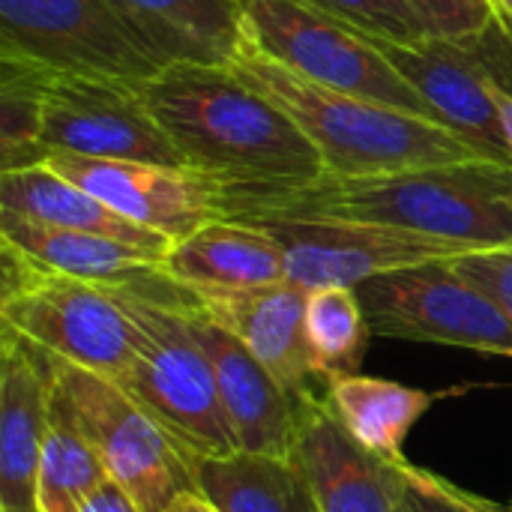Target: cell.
I'll return each instance as SVG.
<instances>
[{
  "label": "cell",
  "mask_w": 512,
  "mask_h": 512,
  "mask_svg": "<svg viewBox=\"0 0 512 512\" xmlns=\"http://www.w3.org/2000/svg\"><path fill=\"white\" fill-rule=\"evenodd\" d=\"M405 510L408 512H510V504H495L474 495L420 465H405Z\"/></svg>",
  "instance_id": "83f0119b"
},
{
  "label": "cell",
  "mask_w": 512,
  "mask_h": 512,
  "mask_svg": "<svg viewBox=\"0 0 512 512\" xmlns=\"http://www.w3.org/2000/svg\"><path fill=\"white\" fill-rule=\"evenodd\" d=\"M402 512H408V510H405V507H402Z\"/></svg>",
  "instance_id": "e575fe53"
},
{
  "label": "cell",
  "mask_w": 512,
  "mask_h": 512,
  "mask_svg": "<svg viewBox=\"0 0 512 512\" xmlns=\"http://www.w3.org/2000/svg\"><path fill=\"white\" fill-rule=\"evenodd\" d=\"M108 480V471L69 411L60 390L51 399V420L36 477V510L81 512L87 498Z\"/></svg>",
  "instance_id": "cb8c5ba5"
},
{
  "label": "cell",
  "mask_w": 512,
  "mask_h": 512,
  "mask_svg": "<svg viewBox=\"0 0 512 512\" xmlns=\"http://www.w3.org/2000/svg\"><path fill=\"white\" fill-rule=\"evenodd\" d=\"M54 375L69 411L96 447L108 480L129 492L141 512H165L174 498L198 492L204 459L177 441L120 384L63 360H54Z\"/></svg>",
  "instance_id": "52a82bcc"
},
{
  "label": "cell",
  "mask_w": 512,
  "mask_h": 512,
  "mask_svg": "<svg viewBox=\"0 0 512 512\" xmlns=\"http://www.w3.org/2000/svg\"><path fill=\"white\" fill-rule=\"evenodd\" d=\"M81 512H141V507L114 480H105L81 507Z\"/></svg>",
  "instance_id": "1f68e13d"
},
{
  "label": "cell",
  "mask_w": 512,
  "mask_h": 512,
  "mask_svg": "<svg viewBox=\"0 0 512 512\" xmlns=\"http://www.w3.org/2000/svg\"><path fill=\"white\" fill-rule=\"evenodd\" d=\"M429 36L462 39L486 30L498 12L489 0H405Z\"/></svg>",
  "instance_id": "f1b7e54d"
},
{
  "label": "cell",
  "mask_w": 512,
  "mask_h": 512,
  "mask_svg": "<svg viewBox=\"0 0 512 512\" xmlns=\"http://www.w3.org/2000/svg\"><path fill=\"white\" fill-rule=\"evenodd\" d=\"M42 144L48 153L147 162L189 171L180 150L150 114L141 84L108 75H45Z\"/></svg>",
  "instance_id": "30bf717a"
},
{
  "label": "cell",
  "mask_w": 512,
  "mask_h": 512,
  "mask_svg": "<svg viewBox=\"0 0 512 512\" xmlns=\"http://www.w3.org/2000/svg\"><path fill=\"white\" fill-rule=\"evenodd\" d=\"M246 45L321 87L363 96L444 126L423 93L378 48V39L312 0H240Z\"/></svg>",
  "instance_id": "8992f818"
},
{
  "label": "cell",
  "mask_w": 512,
  "mask_h": 512,
  "mask_svg": "<svg viewBox=\"0 0 512 512\" xmlns=\"http://www.w3.org/2000/svg\"><path fill=\"white\" fill-rule=\"evenodd\" d=\"M354 291L375 336L512 360L510 315L486 291L459 276L453 261L378 276Z\"/></svg>",
  "instance_id": "ba28073f"
},
{
  "label": "cell",
  "mask_w": 512,
  "mask_h": 512,
  "mask_svg": "<svg viewBox=\"0 0 512 512\" xmlns=\"http://www.w3.org/2000/svg\"><path fill=\"white\" fill-rule=\"evenodd\" d=\"M324 402L372 456L390 465H408L405 438L435 405V393L357 372L330 381L324 387Z\"/></svg>",
  "instance_id": "7402d4cb"
},
{
  "label": "cell",
  "mask_w": 512,
  "mask_h": 512,
  "mask_svg": "<svg viewBox=\"0 0 512 512\" xmlns=\"http://www.w3.org/2000/svg\"><path fill=\"white\" fill-rule=\"evenodd\" d=\"M510 249H512V246H510Z\"/></svg>",
  "instance_id": "74e56055"
},
{
  "label": "cell",
  "mask_w": 512,
  "mask_h": 512,
  "mask_svg": "<svg viewBox=\"0 0 512 512\" xmlns=\"http://www.w3.org/2000/svg\"><path fill=\"white\" fill-rule=\"evenodd\" d=\"M30 512H39V510H30Z\"/></svg>",
  "instance_id": "d590c367"
},
{
  "label": "cell",
  "mask_w": 512,
  "mask_h": 512,
  "mask_svg": "<svg viewBox=\"0 0 512 512\" xmlns=\"http://www.w3.org/2000/svg\"><path fill=\"white\" fill-rule=\"evenodd\" d=\"M45 69L0 57V174L45 165L42 144Z\"/></svg>",
  "instance_id": "484cf974"
},
{
  "label": "cell",
  "mask_w": 512,
  "mask_h": 512,
  "mask_svg": "<svg viewBox=\"0 0 512 512\" xmlns=\"http://www.w3.org/2000/svg\"><path fill=\"white\" fill-rule=\"evenodd\" d=\"M288 456L306 477L318 512H402L405 507V465H390L354 441L324 396L297 399Z\"/></svg>",
  "instance_id": "4fadbf2b"
},
{
  "label": "cell",
  "mask_w": 512,
  "mask_h": 512,
  "mask_svg": "<svg viewBox=\"0 0 512 512\" xmlns=\"http://www.w3.org/2000/svg\"><path fill=\"white\" fill-rule=\"evenodd\" d=\"M306 348L312 375L324 387L357 375L375 336L354 288H318L306 297Z\"/></svg>",
  "instance_id": "d4e9b609"
},
{
  "label": "cell",
  "mask_w": 512,
  "mask_h": 512,
  "mask_svg": "<svg viewBox=\"0 0 512 512\" xmlns=\"http://www.w3.org/2000/svg\"><path fill=\"white\" fill-rule=\"evenodd\" d=\"M0 57L45 72L144 84L165 66L123 24L111 0H0Z\"/></svg>",
  "instance_id": "9c48e42d"
},
{
  "label": "cell",
  "mask_w": 512,
  "mask_h": 512,
  "mask_svg": "<svg viewBox=\"0 0 512 512\" xmlns=\"http://www.w3.org/2000/svg\"><path fill=\"white\" fill-rule=\"evenodd\" d=\"M165 512H219V510H216V507H213L201 492H186V495L174 498Z\"/></svg>",
  "instance_id": "d6a6232c"
},
{
  "label": "cell",
  "mask_w": 512,
  "mask_h": 512,
  "mask_svg": "<svg viewBox=\"0 0 512 512\" xmlns=\"http://www.w3.org/2000/svg\"><path fill=\"white\" fill-rule=\"evenodd\" d=\"M378 48L393 63V69L423 93V99L438 111L447 129L462 135L483 159L512 168L510 144L492 87L486 30L462 39H378Z\"/></svg>",
  "instance_id": "7c38bea8"
},
{
  "label": "cell",
  "mask_w": 512,
  "mask_h": 512,
  "mask_svg": "<svg viewBox=\"0 0 512 512\" xmlns=\"http://www.w3.org/2000/svg\"><path fill=\"white\" fill-rule=\"evenodd\" d=\"M459 276L486 291L512 321V249H480L453 258Z\"/></svg>",
  "instance_id": "f546056e"
},
{
  "label": "cell",
  "mask_w": 512,
  "mask_h": 512,
  "mask_svg": "<svg viewBox=\"0 0 512 512\" xmlns=\"http://www.w3.org/2000/svg\"><path fill=\"white\" fill-rule=\"evenodd\" d=\"M195 306L240 339L294 396L309 399L312 390V363L306 348V297L294 282H276L243 291H192Z\"/></svg>",
  "instance_id": "e0dca14e"
},
{
  "label": "cell",
  "mask_w": 512,
  "mask_h": 512,
  "mask_svg": "<svg viewBox=\"0 0 512 512\" xmlns=\"http://www.w3.org/2000/svg\"><path fill=\"white\" fill-rule=\"evenodd\" d=\"M165 273L189 291H243L288 279L282 246L249 222L213 219L171 246Z\"/></svg>",
  "instance_id": "d6986e66"
},
{
  "label": "cell",
  "mask_w": 512,
  "mask_h": 512,
  "mask_svg": "<svg viewBox=\"0 0 512 512\" xmlns=\"http://www.w3.org/2000/svg\"><path fill=\"white\" fill-rule=\"evenodd\" d=\"M510 512H512V504H510Z\"/></svg>",
  "instance_id": "8d00e7d4"
},
{
  "label": "cell",
  "mask_w": 512,
  "mask_h": 512,
  "mask_svg": "<svg viewBox=\"0 0 512 512\" xmlns=\"http://www.w3.org/2000/svg\"><path fill=\"white\" fill-rule=\"evenodd\" d=\"M0 258V327L54 360L120 384L135 363L138 330L114 288L54 273L6 240Z\"/></svg>",
  "instance_id": "5b68a950"
},
{
  "label": "cell",
  "mask_w": 512,
  "mask_h": 512,
  "mask_svg": "<svg viewBox=\"0 0 512 512\" xmlns=\"http://www.w3.org/2000/svg\"><path fill=\"white\" fill-rule=\"evenodd\" d=\"M0 240L54 273L105 288H141L168 276L162 267L165 255L99 234L39 225L6 210H0Z\"/></svg>",
  "instance_id": "ffe728a7"
},
{
  "label": "cell",
  "mask_w": 512,
  "mask_h": 512,
  "mask_svg": "<svg viewBox=\"0 0 512 512\" xmlns=\"http://www.w3.org/2000/svg\"><path fill=\"white\" fill-rule=\"evenodd\" d=\"M231 66L306 132L324 159V174L375 177L483 159L435 120L306 81L252 45H243Z\"/></svg>",
  "instance_id": "3957f363"
},
{
  "label": "cell",
  "mask_w": 512,
  "mask_h": 512,
  "mask_svg": "<svg viewBox=\"0 0 512 512\" xmlns=\"http://www.w3.org/2000/svg\"><path fill=\"white\" fill-rule=\"evenodd\" d=\"M114 294L138 330L135 363L120 387L198 459L240 453L210 360L189 333L180 309L189 288L162 276L141 288H114Z\"/></svg>",
  "instance_id": "277c9868"
},
{
  "label": "cell",
  "mask_w": 512,
  "mask_h": 512,
  "mask_svg": "<svg viewBox=\"0 0 512 512\" xmlns=\"http://www.w3.org/2000/svg\"><path fill=\"white\" fill-rule=\"evenodd\" d=\"M486 42H489V60H492V87H495V102L501 111V126L507 135L512 156V24L501 15L486 27Z\"/></svg>",
  "instance_id": "4dcf8cb0"
},
{
  "label": "cell",
  "mask_w": 512,
  "mask_h": 512,
  "mask_svg": "<svg viewBox=\"0 0 512 512\" xmlns=\"http://www.w3.org/2000/svg\"><path fill=\"white\" fill-rule=\"evenodd\" d=\"M45 165L87 189L114 213L174 243L219 219L213 204V183L186 168L90 159L75 153H48Z\"/></svg>",
  "instance_id": "5bb4252c"
},
{
  "label": "cell",
  "mask_w": 512,
  "mask_h": 512,
  "mask_svg": "<svg viewBox=\"0 0 512 512\" xmlns=\"http://www.w3.org/2000/svg\"><path fill=\"white\" fill-rule=\"evenodd\" d=\"M0 210L24 216L39 225L111 237V240L156 252V255H168L174 246V240L144 225L129 222L126 216L114 213L108 204H102L87 189L75 186L72 180H66L48 165L3 171L0 174Z\"/></svg>",
  "instance_id": "44dd1931"
},
{
  "label": "cell",
  "mask_w": 512,
  "mask_h": 512,
  "mask_svg": "<svg viewBox=\"0 0 512 512\" xmlns=\"http://www.w3.org/2000/svg\"><path fill=\"white\" fill-rule=\"evenodd\" d=\"M123 24L162 63L231 66L246 45L240 0H111Z\"/></svg>",
  "instance_id": "ac0fdd59"
},
{
  "label": "cell",
  "mask_w": 512,
  "mask_h": 512,
  "mask_svg": "<svg viewBox=\"0 0 512 512\" xmlns=\"http://www.w3.org/2000/svg\"><path fill=\"white\" fill-rule=\"evenodd\" d=\"M213 183V180H210ZM219 219H345L480 249L512 246V168L489 159L375 177L213 183Z\"/></svg>",
  "instance_id": "6da1fadb"
},
{
  "label": "cell",
  "mask_w": 512,
  "mask_h": 512,
  "mask_svg": "<svg viewBox=\"0 0 512 512\" xmlns=\"http://www.w3.org/2000/svg\"><path fill=\"white\" fill-rule=\"evenodd\" d=\"M330 15L360 27L369 36L387 42H420L429 39L426 27L405 0H312Z\"/></svg>",
  "instance_id": "4316f807"
},
{
  "label": "cell",
  "mask_w": 512,
  "mask_h": 512,
  "mask_svg": "<svg viewBox=\"0 0 512 512\" xmlns=\"http://www.w3.org/2000/svg\"><path fill=\"white\" fill-rule=\"evenodd\" d=\"M240 222L258 225L282 246L288 282L300 285L303 291L357 288L378 276L453 261L474 252L462 243L345 219L261 216Z\"/></svg>",
  "instance_id": "8fae6325"
},
{
  "label": "cell",
  "mask_w": 512,
  "mask_h": 512,
  "mask_svg": "<svg viewBox=\"0 0 512 512\" xmlns=\"http://www.w3.org/2000/svg\"><path fill=\"white\" fill-rule=\"evenodd\" d=\"M54 390V360L0 327V512L36 510V477Z\"/></svg>",
  "instance_id": "2e32d148"
},
{
  "label": "cell",
  "mask_w": 512,
  "mask_h": 512,
  "mask_svg": "<svg viewBox=\"0 0 512 512\" xmlns=\"http://www.w3.org/2000/svg\"><path fill=\"white\" fill-rule=\"evenodd\" d=\"M189 333L210 360L216 390L243 453L288 456L294 435L297 399L273 378V372L228 330L210 321L198 306L195 294L183 300Z\"/></svg>",
  "instance_id": "9a60e30c"
},
{
  "label": "cell",
  "mask_w": 512,
  "mask_h": 512,
  "mask_svg": "<svg viewBox=\"0 0 512 512\" xmlns=\"http://www.w3.org/2000/svg\"><path fill=\"white\" fill-rule=\"evenodd\" d=\"M198 492L219 512H318L315 495L291 456L234 453L204 459Z\"/></svg>",
  "instance_id": "603a6c76"
},
{
  "label": "cell",
  "mask_w": 512,
  "mask_h": 512,
  "mask_svg": "<svg viewBox=\"0 0 512 512\" xmlns=\"http://www.w3.org/2000/svg\"><path fill=\"white\" fill-rule=\"evenodd\" d=\"M141 93L189 171L213 183H303L324 174L306 132L234 66L171 63Z\"/></svg>",
  "instance_id": "7a4b0ae2"
},
{
  "label": "cell",
  "mask_w": 512,
  "mask_h": 512,
  "mask_svg": "<svg viewBox=\"0 0 512 512\" xmlns=\"http://www.w3.org/2000/svg\"><path fill=\"white\" fill-rule=\"evenodd\" d=\"M492 6H495V12L504 18V21H510L512 24V0H489Z\"/></svg>",
  "instance_id": "836d02e7"
}]
</instances>
